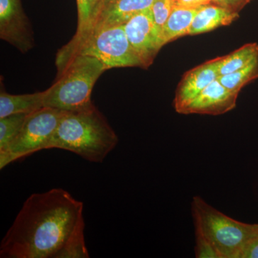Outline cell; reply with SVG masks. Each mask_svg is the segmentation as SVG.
<instances>
[{
    "label": "cell",
    "mask_w": 258,
    "mask_h": 258,
    "mask_svg": "<svg viewBox=\"0 0 258 258\" xmlns=\"http://www.w3.org/2000/svg\"><path fill=\"white\" fill-rule=\"evenodd\" d=\"M212 2L213 0H176L175 5L186 9H199Z\"/></svg>",
    "instance_id": "obj_23"
},
{
    "label": "cell",
    "mask_w": 258,
    "mask_h": 258,
    "mask_svg": "<svg viewBox=\"0 0 258 258\" xmlns=\"http://www.w3.org/2000/svg\"><path fill=\"white\" fill-rule=\"evenodd\" d=\"M258 78V56L245 67L232 74L219 76L218 81L231 91L240 93L245 85Z\"/></svg>",
    "instance_id": "obj_16"
},
{
    "label": "cell",
    "mask_w": 258,
    "mask_h": 258,
    "mask_svg": "<svg viewBox=\"0 0 258 258\" xmlns=\"http://www.w3.org/2000/svg\"><path fill=\"white\" fill-rule=\"evenodd\" d=\"M258 56L257 43L244 45L230 55L222 57L219 69V76L232 74L247 66Z\"/></svg>",
    "instance_id": "obj_15"
},
{
    "label": "cell",
    "mask_w": 258,
    "mask_h": 258,
    "mask_svg": "<svg viewBox=\"0 0 258 258\" xmlns=\"http://www.w3.org/2000/svg\"><path fill=\"white\" fill-rule=\"evenodd\" d=\"M191 212L195 232L206 237L221 258H240L244 247L258 230V224L249 225L234 220L200 197L193 198Z\"/></svg>",
    "instance_id": "obj_5"
},
{
    "label": "cell",
    "mask_w": 258,
    "mask_h": 258,
    "mask_svg": "<svg viewBox=\"0 0 258 258\" xmlns=\"http://www.w3.org/2000/svg\"><path fill=\"white\" fill-rule=\"evenodd\" d=\"M118 143V137L94 105L64 111L49 149H60L93 163H102Z\"/></svg>",
    "instance_id": "obj_2"
},
{
    "label": "cell",
    "mask_w": 258,
    "mask_h": 258,
    "mask_svg": "<svg viewBox=\"0 0 258 258\" xmlns=\"http://www.w3.org/2000/svg\"><path fill=\"white\" fill-rule=\"evenodd\" d=\"M45 91L13 95L5 92L3 88L0 93V118L16 113H29L43 108Z\"/></svg>",
    "instance_id": "obj_13"
},
{
    "label": "cell",
    "mask_w": 258,
    "mask_h": 258,
    "mask_svg": "<svg viewBox=\"0 0 258 258\" xmlns=\"http://www.w3.org/2000/svg\"><path fill=\"white\" fill-rule=\"evenodd\" d=\"M101 0H77L78 28L74 37L87 31L96 20Z\"/></svg>",
    "instance_id": "obj_18"
},
{
    "label": "cell",
    "mask_w": 258,
    "mask_h": 258,
    "mask_svg": "<svg viewBox=\"0 0 258 258\" xmlns=\"http://www.w3.org/2000/svg\"><path fill=\"white\" fill-rule=\"evenodd\" d=\"M76 55L96 57L108 70L128 67L144 69L142 60L127 38L123 25L98 29L76 41L66 44L59 50L56 57L58 73Z\"/></svg>",
    "instance_id": "obj_4"
},
{
    "label": "cell",
    "mask_w": 258,
    "mask_h": 258,
    "mask_svg": "<svg viewBox=\"0 0 258 258\" xmlns=\"http://www.w3.org/2000/svg\"><path fill=\"white\" fill-rule=\"evenodd\" d=\"M222 57L208 61L188 71L176 89L174 106L181 113L185 107L219 77V69Z\"/></svg>",
    "instance_id": "obj_9"
},
{
    "label": "cell",
    "mask_w": 258,
    "mask_h": 258,
    "mask_svg": "<svg viewBox=\"0 0 258 258\" xmlns=\"http://www.w3.org/2000/svg\"><path fill=\"white\" fill-rule=\"evenodd\" d=\"M0 37L22 53L35 45L33 32L20 0H0Z\"/></svg>",
    "instance_id": "obj_7"
},
{
    "label": "cell",
    "mask_w": 258,
    "mask_h": 258,
    "mask_svg": "<svg viewBox=\"0 0 258 258\" xmlns=\"http://www.w3.org/2000/svg\"><path fill=\"white\" fill-rule=\"evenodd\" d=\"M239 15L219 5H207L199 8L193 19L188 35H199L230 25Z\"/></svg>",
    "instance_id": "obj_12"
},
{
    "label": "cell",
    "mask_w": 258,
    "mask_h": 258,
    "mask_svg": "<svg viewBox=\"0 0 258 258\" xmlns=\"http://www.w3.org/2000/svg\"><path fill=\"white\" fill-rule=\"evenodd\" d=\"M198 9H186L174 5L159 35L161 48L178 37L188 35L193 19Z\"/></svg>",
    "instance_id": "obj_14"
},
{
    "label": "cell",
    "mask_w": 258,
    "mask_h": 258,
    "mask_svg": "<svg viewBox=\"0 0 258 258\" xmlns=\"http://www.w3.org/2000/svg\"><path fill=\"white\" fill-rule=\"evenodd\" d=\"M83 208L60 188L32 194L3 237L0 257H89Z\"/></svg>",
    "instance_id": "obj_1"
},
{
    "label": "cell",
    "mask_w": 258,
    "mask_h": 258,
    "mask_svg": "<svg viewBox=\"0 0 258 258\" xmlns=\"http://www.w3.org/2000/svg\"><path fill=\"white\" fill-rule=\"evenodd\" d=\"M240 258H258V230L244 247Z\"/></svg>",
    "instance_id": "obj_21"
},
{
    "label": "cell",
    "mask_w": 258,
    "mask_h": 258,
    "mask_svg": "<svg viewBox=\"0 0 258 258\" xmlns=\"http://www.w3.org/2000/svg\"><path fill=\"white\" fill-rule=\"evenodd\" d=\"M249 0H214L215 4L225 8L231 11L236 12L240 10Z\"/></svg>",
    "instance_id": "obj_22"
},
{
    "label": "cell",
    "mask_w": 258,
    "mask_h": 258,
    "mask_svg": "<svg viewBox=\"0 0 258 258\" xmlns=\"http://www.w3.org/2000/svg\"><path fill=\"white\" fill-rule=\"evenodd\" d=\"M27 113H16L0 118V154H4L21 132Z\"/></svg>",
    "instance_id": "obj_17"
},
{
    "label": "cell",
    "mask_w": 258,
    "mask_h": 258,
    "mask_svg": "<svg viewBox=\"0 0 258 258\" xmlns=\"http://www.w3.org/2000/svg\"><path fill=\"white\" fill-rule=\"evenodd\" d=\"M123 27L131 45L143 63L144 69H147L161 49L159 32L151 8L136 15Z\"/></svg>",
    "instance_id": "obj_8"
},
{
    "label": "cell",
    "mask_w": 258,
    "mask_h": 258,
    "mask_svg": "<svg viewBox=\"0 0 258 258\" xmlns=\"http://www.w3.org/2000/svg\"><path fill=\"white\" fill-rule=\"evenodd\" d=\"M63 113L43 107L29 113L18 137L4 154H0V169L34 153L48 149Z\"/></svg>",
    "instance_id": "obj_6"
},
{
    "label": "cell",
    "mask_w": 258,
    "mask_h": 258,
    "mask_svg": "<svg viewBox=\"0 0 258 258\" xmlns=\"http://www.w3.org/2000/svg\"><path fill=\"white\" fill-rule=\"evenodd\" d=\"M174 5V0H154L153 3L151 7V11L159 35L166 20L170 16Z\"/></svg>",
    "instance_id": "obj_19"
},
{
    "label": "cell",
    "mask_w": 258,
    "mask_h": 258,
    "mask_svg": "<svg viewBox=\"0 0 258 258\" xmlns=\"http://www.w3.org/2000/svg\"><path fill=\"white\" fill-rule=\"evenodd\" d=\"M213 1H214V0H213Z\"/></svg>",
    "instance_id": "obj_26"
},
{
    "label": "cell",
    "mask_w": 258,
    "mask_h": 258,
    "mask_svg": "<svg viewBox=\"0 0 258 258\" xmlns=\"http://www.w3.org/2000/svg\"><path fill=\"white\" fill-rule=\"evenodd\" d=\"M195 255L198 258H221L210 241L198 232H196Z\"/></svg>",
    "instance_id": "obj_20"
},
{
    "label": "cell",
    "mask_w": 258,
    "mask_h": 258,
    "mask_svg": "<svg viewBox=\"0 0 258 258\" xmlns=\"http://www.w3.org/2000/svg\"><path fill=\"white\" fill-rule=\"evenodd\" d=\"M239 93L227 89L218 79L203 90L188 106L182 114L218 115L235 108Z\"/></svg>",
    "instance_id": "obj_10"
},
{
    "label": "cell",
    "mask_w": 258,
    "mask_h": 258,
    "mask_svg": "<svg viewBox=\"0 0 258 258\" xmlns=\"http://www.w3.org/2000/svg\"><path fill=\"white\" fill-rule=\"evenodd\" d=\"M174 1H176V0H174Z\"/></svg>",
    "instance_id": "obj_25"
},
{
    "label": "cell",
    "mask_w": 258,
    "mask_h": 258,
    "mask_svg": "<svg viewBox=\"0 0 258 258\" xmlns=\"http://www.w3.org/2000/svg\"><path fill=\"white\" fill-rule=\"evenodd\" d=\"M107 70L96 57L75 56L58 73L57 81L45 91L44 106L71 111L92 106L93 88Z\"/></svg>",
    "instance_id": "obj_3"
},
{
    "label": "cell",
    "mask_w": 258,
    "mask_h": 258,
    "mask_svg": "<svg viewBox=\"0 0 258 258\" xmlns=\"http://www.w3.org/2000/svg\"><path fill=\"white\" fill-rule=\"evenodd\" d=\"M113 1H114V0H101V3H100V5H99V10H98V15H99L100 13H101V12L102 11V10L104 9V8H106L107 5H108V4H110V3H112V2H113ZM98 16H97V17H98ZM90 28H91V27H90Z\"/></svg>",
    "instance_id": "obj_24"
},
{
    "label": "cell",
    "mask_w": 258,
    "mask_h": 258,
    "mask_svg": "<svg viewBox=\"0 0 258 258\" xmlns=\"http://www.w3.org/2000/svg\"><path fill=\"white\" fill-rule=\"evenodd\" d=\"M154 0H114L107 5L93 22L91 28L83 35L73 37L76 41L98 29L124 25L136 15L150 9Z\"/></svg>",
    "instance_id": "obj_11"
}]
</instances>
